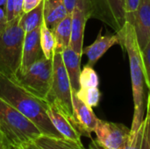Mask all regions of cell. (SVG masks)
I'll return each mask as SVG.
<instances>
[{"instance_id":"obj_1","label":"cell","mask_w":150,"mask_h":149,"mask_svg":"<svg viewBox=\"0 0 150 149\" xmlns=\"http://www.w3.org/2000/svg\"><path fill=\"white\" fill-rule=\"evenodd\" d=\"M0 97L31 120L43 135L63 138L47 115V102L30 93L2 74H0Z\"/></svg>"},{"instance_id":"obj_2","label":"cell","mask_w":150,"mask_h":149,"mask_svg":"<svg viewBox=\"0 0 150 149\" xmlns=\"http://www.w3.org/2000/svg\"><path fill=\"white\" fill-rule=\"evenodd\" d=\"M120 39V45L123 47L129 58L133 97L134 104V119L130 133H135L142 125L145 111V76L142 50L139 47L134 27L127 22L122 29L116 32Z\"/></svg>"},{"instance_id":"obj_3","label":"cell","mask_w":150,"mask_h":149,"mask_svg":"<svg viewBox=\"0 0 150 149\" xmlns=\"http://www.w3.org/2000/svg\"><path fill=\"white\" fill-rule=\"evenodd\" d=\"M0 133L8 148H21L42 134L31 120L1 97Z\"/></svg>"},{"instance_id":"obj_4","label":"cell","mask_w":150,"mask_h":149,"mask_svg":"<svg viewBox=\"0 0 150 149\" xmlns=\"http://www.w3.org/2000/svg\"><path fill=\"white\" fill-rule=\"evenodd\" d=\"M19 17L8 23L0 35V74L17 80L19 74L25 32L18 24Z\"/></svg>"},{"instance_id":"obj_5","label":"cell","mask_w":150,"mask_h":149,"mask_svg":"<svg viewBox=\"0 0 150 149\" xmlns=\"http://www.w3.org/2000/svg\"><path fill=\"white\" fill-rule=\"evenodd\" d=\"M72 91L73 90L63 64L62 54L54 53L53 56L52 84L46 101L55 105L75 124L72 105Z\"/></svg>"},{"instance_id":"obj_6","label":"cell","mask_w":150,"mask_h":149,"mask_svg":"<svg viewBox=\"0 0 150 149\" xmlns=\"http://www.w3.org/2000/svg\"><path fill=\"white\" fill-rule=\"evenodd\" d=\"M53 79V59L45 56L32 64L28 69L18 75L15 81L34 96L46 100Z\"/></svg>"},{"instance_id":"obj_7","label":"cell","mask_w":150,"mask_h":149,"mask_svg":"<svg viewBox=\"0 0 150 149\" xmlns=\"http://www.w3.org/2000/svg\"><path fill=\"white\" fill-rule=\"evenodd\" d=\"M90 18L98 19L115 32H120L127 23L125 0H89Z\"/></svg>"},{"instance_id":"obj_8","label":"cell","mask_w":150,"mask_h":149,"mask_svg":"<svg viewBox=\"0 0 150 149\" xmlns=\"http://www.w3.org/2000/svg\"><path fill=\"white\" fill-rule=\"evenodd\" d=\"M130 129L123 124L113 123L98 119V124L94 133L97 140L109 149H126Z\"/></svg>"},{"instance_id":"obj_9","label":"cell","mask_w":150,"mask_h":149,"mask_svg":"<svg viewBox=\"0 0 150 149\" xmlns=\"http://www.w3.org/2000/svg\"><path fill=\"white\" fill-rule=\"evenodd\" d=\"M72 105L74 112V121L82 136L91 137V133L96 129L98 118L92 111V108L85 105L76 96V91H72Z\"/></svg>"},{"instance_id":"obj_10","label":"cell","mask_w":150,"mask_h":149,"mask_svg":"<svg viewBox=\"0 0 150 149\" xmlns=\"http://www.w3.org/2000/svg\"><path fill=\"white\" fill-rule=\"evenodd\" d=\"M40 26L32 32L25 33L21 65L18 75L24 74L32 64L44 57L40 40Z\"/></svg>"},{"instance_id":"obj_11","label":"cell","mask_w":150,"mask_h":149,"mask_svg":"<svg viewBox=\"0 0 150 149\" xmlns=\"http://www.w3.org/2000/svg\"><path fill=\"white\" fill-rule=\"evenodd\" d=\"M47 115L52 124L54 125L55 129L60 133V134L63 138L82 142V134L78 131L74 122L70 119H69L65 114H63L55 105L49 103H47Z\"/></svg>"},{"instance_id":"obj_12","label":"cell","mask_w":150,"mask_h":149,"mask_svg":"<svg viewBox=\"0 0 150 149\" xmlns=\"http://www.w3.org/2000/svg\"><path fill=\"white\" fill-rule=\"evenodd\" d=\"M141 50L150 41V0H141L133 25Z\"/></svg>"},{"instance_id":"obj_13","label":"cell","mask_w":150,"mask_h":149,"mask_svg":"<svg viewBox=\"0 0 150 149\" xmlns=\"http://www.w3.org/2000/svg\"><path fill=\"white\" fill-rule=\"evenodd\" d=\"M120 44V39L116 34L101 35V31L96 40L90 46L86 47L83 50V54H86L88 57L87 65L90 67H94L98 61L114 45Z\"/></svg>"},{"instance_id":"obj_14","label":"cell","mask_w":150,"mask_h":149,"mask_svg":"<svg viewBox=\"0 0 150 149\" xmlns=\"http://www.w3.org/2000/svg\"><path fill=\"white\" fill-rule=\"evenodd\" d=\"M63 64L68 73L72 90L77 91L80 89L79 78L81 74V57L82 55L77 54L70 47L64 49L62 53Z\"/></svg>"},{"instance_id":"obj_15","label":"cell","mask_w":150,"mask_h":149,"mask_svg":"<svg viewBox=\"0 0 150 149\" xmlns=\"http://www.w3.org/2000/svg\"><path fill=\"white\" fill-rule=\"evenodd\" d=\"M68 14L63 0H44L43 20L50 30L53 31Z\"/></svg>"},{"instance_id":"obj_16","label":"cell","mask_w":150,"mask_h":149,"mask_svg":"<svg viewBox=\"0 0 150 149\" xmlns=\"http://www.w3.org/2000/svg\"><path fill=\"white\" fill-rule=\"evenodd\" d=\"M33 143L40 149H85L82 142L41 134Z\"/></svg>"},{"instance_id":"obj_17","label":"cell","mask_w":150,"mask_h":149,"mask_svg":"<svg viewBox=\"0 0 150 149\" xmlns=\"http://www.w3.org/2000/svg\"><path fill=\"white\" fill-rule=\"evenodd\" d=\"M71 21L72 14H68L53 30L55 40L54 53H62L69 47L71 39Z\"/></svg>"},{"instance_id":"obj_18","label":"cell","mask_w":150,"mask_h":149,"mask_svg":"<svg viewBox=\"0 0 150 149\" xmlns=\"http://www.w3.org/2000/svg\"><path fill=\"white\" fill-rule=\"evenodd\" d=\"M43 9L44 0L34 9L27 12H23L20 15L18 24L25 33L32 32L40 26L43 21Z\"/></svg>"},{"instance_id":"obj_19","label":"cell","mask_w":150,"mask_h":149,"mask_svg":"<svg viewBox=\"0 0 150 149\" xmlns=\"http://www.w3.org/2000/svg\"><path fill=\"white\" fill-rule=\"evenodd\" d=\"M40 40L41 49L44 56L47 59H53L54 54V48H55V40L53 31L47 27L44 20L40 25Z\"/></svg>"},{"instance_id":"obj_20","label":"cell","mask_w":150,"mask_h":149,"mask_svg":"<svg viewBox=\"0 0 150 149\" xmlns=\"http://www.w3.org/2000/svg\"><path fill=\"white\" fill-rule=\"evenodd\" d=\"M76 96L85 105L93 108L96 107L100 99V92L98 87L92 88H80L76 91Z\"/></svg>"},{"instance_id":"obj_21","label":"cell","mask_w":150,"mask_h":149,"mask_svg":"<svg viewBox=\"0 0 150 149\" xmlns=\"http://www.w3.org/2000/svg\"><path fill=\"white\" fill-rule=\"evenodd\" d=\"M99 83L98 76L92 67L86 65L81 71L79 84L80 88H92L98 87Z\"/></svg>"},{"instance_id":"obj_22","label":"cell","mask_w":150,"mask_h":149,"mask_svg":"<svg viewBox=\"0 0 150 149\" xmlns=\"http://www.w3.org/2000/svg\"><path fill=\"white\" fill-rule=\"evenodd\" d=\"M141 149H150V103L147 100V112L143 119V133Z\"/></svg>"},{"instance_id":"obj_23","label":"cell","mask_w":150,"mask_h":149,"mask_svg":"<svg viewBox=\"0 0 150 149\" xmlns=\"http://www.w3.org/2000/svg\"><path fill=\"white\" fill-rule=\"evenodd\" d=\"M142 56L144 66V76L145 83L149 88V92H150V41L148 45L142 50Z\"/></svg>"},{"instance_id":"obj_24","label":"cell","mask_w":150,"mask_h":149,"mask_svg":"<svg viewBox=\"0 0 150 149\" xmlns=\"http://www.w3.org/2000/svg\"><path fill=\"white\" fill-rule=\"evenodd\" d=\"M141 0H125V11L127 22L134 25L135 19V13Z\"/></svg>"},{"instance_id":"obj_25","label":"cell","mask_w":150,"mask_h":149,"mask_svg":"<svg viewBox=\"0 0 150 149\" xmlns=\"http://www.w3.org/2000/svg\"><path fill=\"white\" fill-rule=\"evenodd\" d=\"M43 0H23V12H27L37 7Z\"/></svg>"},{"instance_id":"obj_26","label":"cell","mask_w":150,"mask_h":149,"mask_svg":"<svg viewBox=\"0 0 150 149\" xmlns=\"http://www.w3.org/2000/svg\"><path fill=\"white\" fill-rule=\"evenodd\" d=\"M8 19L6 16L5 10L2 7H0V35L5 31L7 25H8Z\"/></svg>"},{"instance_id":"obj_27","label":"cell","mask_w":150,"mask_h":149,"mask_svg":"<svg viewBox=\"0 0 150 149\" xmlns=\"http://www.w3.org/2000/svg\"><path fill=\"white\" fill-rule=\"evenodd\" d=\"M23 13V0H15L14 6V18Z\"/></svg>"},{"instance_id":"obj_28","label":"cell","mask_w":150,"mask_h":149,"mask_svg":"<svg viewBox=\"0 0 150 149\" xmlns=\"http://www.w3.org/2000/svg\"><path fill=\"white\" fill-rule=\"evenodd\" d=\"M63 3H64V5L67 9V11L69 14H72L76 5V3H77V0H63Z\"/></svg>"},{"instance_id":"obj_29","label":"cell","mask_w":150,"mask_h":149,"mask_svg":"<svg viewBox=\"0 0 150 149\" xmlns=\"http://www.w3.org/2000/svg\"><path fill=\"white\" fill-rule=\"evenodd\" d=\"M88 149H109L107 148L106 147H105L102 143H100L98 140H93L91 141V144L89 145Z\"/></svg>"},{"instance_id":"obj_30","label":"cell","mask_w":150,"mask_h":149,"mask_svg":"<svg viewBox=\"0 0 150 149\" xmlns=\"http://www.w3.org/2000/svg\"><path fill=\"white\" fill-rule=\"evenodd\" d=\"M21 148L22 149H40L34 143H33V142H29V143H26V144H25V145H23L22 147H21Z\"/></svg>"},{"instance_id":"obj_31","label":"cell","mask_w":150,"mask_h":149,"mask_svg":"<svg viewBox=\"0 0 150 149\" xmlns=\"http://www.w3.org/2000/svg\"><path fill=\"white\" fill-rule=\"evenodd\" d=\"M8 147H6L5 143H4V141L3 139V136L0 133V149H6Z\"/></svg>"},{"instance_id":"obj_32","label":"cell","mask_w":150,"mask_h":149,"mask_svg":"<svg viewBox=\"0 0 150 149\" xmlns=\"http://www.w3.org/2000/svg\"><path fill=\"white\" fill-rule=\"evenodd\" d=\"M6 4H7V0H0V7L5 9Z\"/></svg>"},{"instance_id":"obj_33","label":"cell","mask_w":150,"mask_h":149,"mask_svg":"<svg viewBox=\"0 0 150 149\" xmlns=\"http://www.w3.org/2000/svg\"><path fill=\"white\" fill-rule=\"evenodd\" d=\"M6 149H22L21 148H7Z\"/></svg>"},{"instance_id":"obj_34","label":"cell","mask_w":150,"mask_h":149,"mask_svg":"<svg viewBox=\"0 0 150 149\" xmlns=\"http://www.w3.org/2000/svg\"><path fill=\"white\" fill-rule=\"evenodd\" d=\"M148 101L150 103V92H149V97H148Z\"/></svg>"}]
</instances>
